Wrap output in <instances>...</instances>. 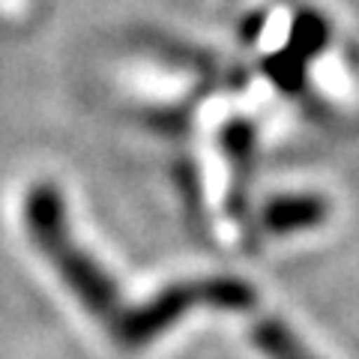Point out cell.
Masks as SVG:
<instances>
[{
    "instance_id": "2",
    "label": "cell",
    "mask_w": 359,
    "mask_h": 359,
    "mask_svg": "<svg viewBox=\"0 0 359 359\" xmlns=\"http://www.w3.org/2000/svg\"><path fill=\"white\" fill-rule=\"evenodd\" d=\"M252 344L261 351L266 359H318L309 344L278 318H261L252 323Z\"/></svg>"
},
{
    "instance_id": "1",
    "label": "cell",
    "mask_w": 359,
    "mask_h": 359,
    "mask_svg": "<svg viewBox=\"0 0 359 359\" xmlns=\"http://www.w3.org/2000/svg\"><path fill=\"white\" fill-rule=\"evenodd\" d=\"M25 228L45 264H48L66 290L81 302L84 311L93 320L102 323V330L120 347H144L159 332L171 330L177 320H183L195 309H228L245 311L255 306L252 285L228 276L195 278L180 282L174 287L156 294L150 302H126L117 290L102 264L93 261L78 243L75 231L66 222V207L51 183H36L25 198Z\"/></svg>"
},
{
    "instance_id": "3",
    "label": "cell",
    "mask_w": 359,
    "mask_h": 359,
    "mask_svg": "<svg viewBox=\"0 0 359 359\" xmlns=\"http://www.w3.org/2000/svg\"><path fill=\"white\" fill-rule=\"evenodd\" d=\"M323 219V201L311 195H290L276 198L264 212V224L273 233H290L309 224H318Z\"/></svg>"
}]
</instances>
